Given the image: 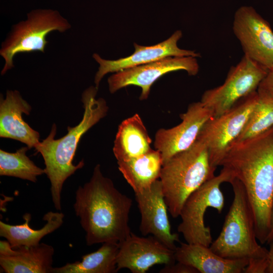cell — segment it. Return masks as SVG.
I'll return each instance as SVG.
<instances>
[{"label": "cell", "mask_w": 273, "mask_h": 273, "mask_svg": "<svg viewBox=\"0 0 273 273\" xmlns=\"http://www.w3.org/2000/svg\"><path fill=\"white\" fill-rule=\"evenodd\" d=\"M13 256H0V265L6 273H52L54 248L45 243L14 248Z\"/></svg>", "instance_id": "d6986e66"}, {"label": "cell", "mask_w": 273, "mask_h": 273, "mask_svg": "<svg viewBox=\"0 0 273 273\" xmlns=\"http://www.w3.org/2000/svg\"><path fill=\"white\" fill-rule=\"evenodd\" d=\"M17 250L13 248L8 241H0V256H10L15 255Z\"/></svg>", "instance_id": "4316f807"}, {"label": "cell", "mask_w": 273, "mask_h": 273, "mask_svg": "<svg viewBox=\"0 0 273 273\" xmlns=\"http://www.w3.org/2000/svg\"><path fill=\"white\" fill-rule=\"evenodd\" d=\"M119 170L134 193L149 188L160 175L163 165L161 153L152 149L138 157L117 161Z\"/></svg>", "instance_id": "44dd1931"}, {"label": "cell", "mask_w": 273, "mask_h": 273, "mask_svg": "<svg viewBox=\"0 0 273 273\" xmlns=\"http://www.w3.org/2000/svg\"><path fill=\"white\" fill-rule=\"evenodd\" d=\"M119 243L106 242L97 250L83 255L80 261L53 267L52 273H115Z\"/></svg>", "instance_id": "7402d4cb"}, {"label": "cell", "mask_w": 273, "mask_h": 273, "mask_svg": "<svg viewBox=\"0 0 273 273\" xmlns=\"http://www.w3.org/2000/svg\"><path fill=\"white\" fill-rule=\"evenodd\" d=\"M176 261L196 269L201 273H242L248 265L246 259L222 257L209 247L200 244L180 243L174 251Z\"/></svg>", "instance_id": "e0dca14e"}, {"label": "cell", "mask_w": 273, "mask_h": 273, "mask_svg": "<svg viewBox=\"0 0 273 273\" xmlns=\"http://www.w3.org/2000/svg\"><path fill=\"white\" fill-rule=\"evenodd\" d=\"M199 69L196 57H168L115 72L108 79L109 89L113 94L128 85L138 86L142 88L140 100H145L149 96L151 86L163 75L183 70L189 75L195 76Z\"/></svg>", "instance_id": "8fae6325"}, {"label": "cell", "mask_w": 273, "mask_h": 273, "mask_svg": "<svg viewBox=\"0 0 273 273\" xmlns=\"http://www.w3.org/2000/svg\"><path fill=\"white\" fill-rule=\"evenodd\" d=\"M273 240V201L272 205V211H271V228L270 233L266 242L267 244L270 241Z\"/></svg>", "instance_id": "f1b7e54d"}, {"label": "cell", "mask_w": 273, "mask_h": 273, "mask_svg": "<svg viewBox=\"0 0 273 273\" xmlns=\"http://www.w3.org/2000/svg\"><path fill=\"white\" fill-rule=\"evenodd\" d=\"M267 244L269 249H267V263L265 273H273V240Z\"/></svg>", "instance_id": "83f0119b"}, {"label": "cell", "mask_w": 273, "mask_h": 273, "mask_svg": "<svg viewBox=\"0 0 273 273\" xmlns=\"http://www.w3.org/2000/svg\"><path fill=\"white\" fill-rule=\"evenodd\" d=\"M233 179L230 172L222 167L219 174L206 181L185 201L179 216L181 221L177 227L186 242L209 247L212 242L211 230L204 224V214L208 208L220 213L224 207V197L220 186Z\"/></svg>", "instance_id": "8992f818"}, {"label": "cell", "mask_w": 273, "mask_h": 273, "mask_svg": "<svg viewBox=\"0 0 273 273\" xmlns=\"http://www.w3.org/2000/svg\"><path fill=\"white\" fill-rule=\"evenodd\" d=\"M130 198L121 193L97 164L90 180L75 192L74 212L85 232L87 245L120 243L131 234Z\"/></svg>", "instance_id": "7a4b0ae2"}, {"label": "cell", "mask_w": 273, "mask_h": 273, "mask_svg": "<svg viewBox=\"0 0 273 273\" xmlns=\"http://www.w3.org/2000/svg\"><path fill=\"white\" fill-rule=\"evenodd\" d=\"M98 89L90 86L82 93L81 102L84 112L82 120L74 127H68L67 133L55 139L56 125L54 124L48 136L40 142L35 149L44 160L45 174L51 183V194L55 208L61 210V192L65 180L84 165L83 160L73 163L81 136L105 117L108 107L103 98L96 99Z\"/></svg>", "instance_id": "3957f363"}, {"label": "cell", "mask_w": 273, "mask_h": 273, "mask_svg": "<svg viewBox=\"0 0 273 273\" xmlns=\"http://www.w3.org/2000/svg\"><path fill=\"white\" fill-rule=\"evenodd\" d=\"M212 111L200 101L189 106L181 114V122L170 128H160L154 146L161 154L163 164L175 154L189 149L197 140L205 123L213 117Z\"/></svg>", "instance_id": "7c38bea8"}, {"label": "cell", "mask_w": 273, "mask_h": 273, "mask_svg": "<svg viewBox=\"0 0 273 273\" xmlns=\"http://www.w3.org/2000/svg\"><path fill=\"white\" fill-rule=\"evenodd\" d=\"M28 147H23L15 153L0 150V175L19 178L33 183L37 177L45 174L44 168L36 166L26 155Z\"/></svg>", "instance_id": "603a6c76"}, {"label": "cell", "mask_w": 273, "mask_h": 273, "mask_svg": "<svg viewBox=\"0 0 273 273\" xmlns=\"http://www.w3.org/2000/svg\"><path fill=\"white\" fill-rule=\"evenodd\" d=\"M23 218L25 220L24 223L17 225L9 224L0 221V236L6 239L13 248L38 245L42 238L62 225L64 214L60 212H47L42 218L46 223L39 230H34L29 226L31 218L30 213L24 214Z\"/></svg>", "instance_id": "ffe728a7"}, {"label": "cell", "mask_w": 273, "mask_h": 273, "mask_svg": "<svg viewBox=\"0 0 273 273\" xmlns=\"http://www.w3.org/2000/svg\"><path fill=\"white\" fill-rule=\"evenodd\" d=\"M257 93L262 98H273V68L268 71L260 83Z\"/></svg>", "instance_id": "d4e9b609"}, {"label": "cell", "mask_w": 273, "mask_h": 273, "mask_svg": "<svg viewBox=\"0 0 273 273\" xmlns=\"http://www.w3.org/2000/svg\"><path fill=\"white\" fill-rule=\"evenodd\" d=\"M206 146L197 140L188 149L163 164L160 180L168 210L174 218L179 216L188 197L215 176Z\"/></svg>", "instance_id": "5b68a950"}, {"label": "cell", "mask_w": 273, "mask_h": 273, "mask_svg": "<svg viewBox=\"0 0 273 273\" xmlns=\"http://www.w3.org/2000/svg\"><path fill=\"white\" fill-rule=\"evenodd\" d=\"M258 99L257 91L238 101L221 115L212 117L203 126L197 140L208 151L211 166H220L231 145L240 135Z\"/></svg>", "instance_id": "ba28073f"}, {"label": "cell", "mask_w": 273, "mask_h": 273, "mask_svg": "<svg viewBox=\"0 0 273 273\" xmlns=\"http://www.w3.org/2000/svg\"><path fill=\"white\" fill-rule=\"evenodd\" d=\"M267 71L246 56L230 69L224 83L206 90L200 102L218 117L230 110L238 101L257 88Z\"/></svg>", "instance_id": "9c48e42d"}, {"label": "cell", "mask_w": 273, "mask_h": 273, "mask_svg": "<svg viewBox=\"0 0 273 273\" xmlns=\"http://www.w3.org/2000/svg\"><path fill=\"white\" fill-rule=\"evenodd\" d=\"M70 27L67 20L54 11H41L29 14L27 20L13 26L2 44L0 55L4 59L5 65L1 74L14 67L13 59L16 55L35 51L44 52L49 33L53 31L64 32Z\"/></svg>", "instance_id": "52a82bcc"}, {"label": "cell", "mask_w": 273, "mask_h": 273, "mask_svg": "<svg viewBox=\"0 0 273 273\" xmlns=\"http://www.w3.org/2000/svg\"><path fill=\"white\" fill-rule=\"evenodd\" d=\"M31 106L17 90H8L6 97L0 99V137L18 141L30 149L39 143L40 135L22 118L29 115Z\"/></svg>", "instance_id": "2e32d148"}, {"label": "cell", "mask_w": 273, "mask_h": 273, "mask_svg": "<svg viewBox=\"0 0 273 273\" xmlns=\"http://www.w3.org/2000/svg\"><path fill=\"white\" fill-rule=\"evenodd\" d=\"M174 251L155 237H139L131 233L119 243L117 269L127 268L132 273H145L155 264L175 262Z\"/></svg>", "instance_id": "4fadbf2b"}, {"label": "cell", "mask_w": 273, "mask_h": 273, "mask_svg": "<svg viewBox=\"0 0 273 273\" xmlns=\"http://www.w3.org/2000/svg\"><path fill=\"white\" fill-rule=\"evenodd\" d=\"M220 166L245 189L256 237L266 243L271 228L273 201V126L255 137L233 143Z\"/></svg>", "instance_id": "6da1fadb"}, {"label": "cell", "mask_w": 273, "mask_h": 273, "mask_svg": "<svg viewBox=\"0 0 273 273\" xmlns=\"http://www.w3.org/2000/svg\"><path fill=\"white\" fill-rule=\"evenodd\" d=\"M230 183L233 201L219 236L209 248L225 258L248 260L245 273H265L268 250L257 241L254 218L245 189L237 178Z\"/></svg>", "instance_id": "277c9868"}, {"label": "cell", "mask_w": 273, "mask_h": 273, "mask_svg": "<svg viewBox=\"0 0 273 273\" xmlns=\"http://www.w3.org/2000/svg\"><path fill=\"white\" fill-rule=\"evenodd\" d=\"M181 37L182 32L178 30L166 40L154 46H142L134 43L135 50L132 54L115 60H105L98 54H94V59L99 64L95 77V87L98 89L102 79L109 73H115L168 57H201L199 53L194 51L178 48L177 42Z\"/></svg>", "instance_id": "9a60e30c"}, {"label": "cell", "mask_w": 273, "mask_h": 273, "mask_svg": "<svg viewBox=\"0 0 273 273\" xmlns=\"http://www.w3.org/2000/svg\"><path fill=\"white\" fill-rule=\"evenodd\" d=\"M152 140L142 119L135 114L119 124L113 151L117 161L138 157L149 152Z\"/></svg>", "instance_id": "ac0fdd59"}, {"label": "cell", "mask_w": 273, "mask_h": 273, "mask_svg": "<svg viewBox=\"0 0 273 273\" xmlns=\"http://www.w3.org/2000/svg\"><path fill=\"white\" fill-rule=\"evenodd\" d=\"M272 126L273 98H262L258 96V101L245 127L234 143L255 137Z\"/></svg>", "instance_id": "cb8c5ba5"}, {"label": "cell", "mask_w": 273, "mask_h": 273, "mask_svg": "<svg viewBox=\"0 0 273 273\" xmlns=\"http://www.w3.org/2000/svg\"><path fill=\"white\" fill-rule=\"evenodd\" d=\"M233 30L245 56L267 71L273 68V31L254 9L240 7L235 14Z\"/></svg>", "instance_id": "30bf717a"}, {"label": "cell", "mask_w": 273, "mask_h": 273, "mask_svg": "<svg viewBox=\"0 0 273 273\" xmlns=\"http://www.w3.org/2000/svg\"><path fill=\"white\" fill-rule=\"evenodd\" d=\"M160 273H197L194 268L177 261V263L165 265L159 271Z\"/></svg>", "instance_id": "484cf974"}, {"label": "cell", "mask_w": 273, "mask_h": 273, "mask_svg": "<svg viewBox=\"0 0 273 273\" xmlns=\"http://www.w3.org/2000/svg\"><path fill=\"white\" fill-rule=\"evenodd\" d=\"M135 199L141 219L140 231L144 236L151 234L170 249L175 251V242H179L177 234L171 232L167 207L160 179L149 188L135 193Z\"/></svg>", "instance_id": "5bb4252c"}]
</instances>
